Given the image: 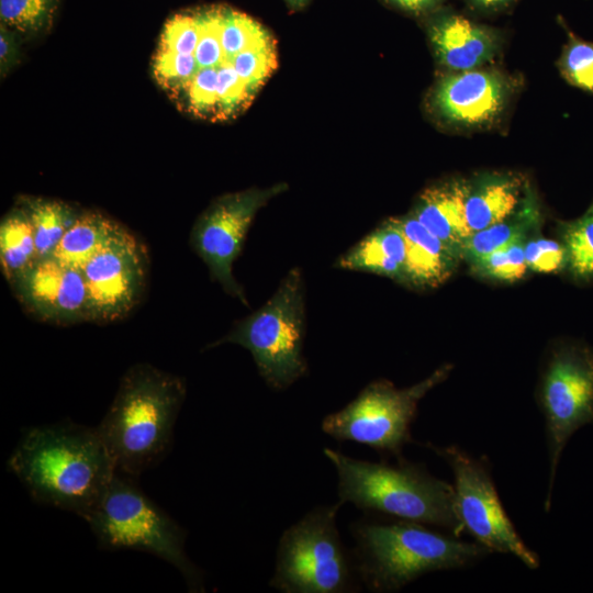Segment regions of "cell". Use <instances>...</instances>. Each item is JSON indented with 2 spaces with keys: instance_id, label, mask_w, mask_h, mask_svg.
Listing matches in <instances>:
<instances>
[{
  "instance_id": "39",
  "label": "cell",
  "mask_w": 593,
  "mask_h": 593,
  "mask_svg": "<svg viewBox=\"0 0 593 593\" xmlns=\"http://www.w3.org/2000/svg\"><path fill=\"white\" fill-rule=\"evenodd\" d=\"M290 3L294 4V5H300L302 4L305 0H288Z\"/></svg>"
},
{
  "instance_id": "35",
  "label": "cell",
  "mask_w": 593,
  "mask_h": 593,
  "mask_svg": "<svg viewBox=\"0 0 593 593\" xmlns=\"http://www.w3.org/2000/svg\"><path fill=\"white\" fill-rule=\"evenodd\" d=\"M525 260L529 270L542 273L567 268L564 245L553 239L535 238L525 243Z\"/></svg>"
},
{
  "instance_id": "40",
  "label": "cell",
  "mask_w": 593,
  "mask_h": 593,
  "mask_svg": "<svg viewBox=\"0 0 593 593\" xmlns=\"http://www.w3.org/2000/svg\"><path fill=\"white\" fill-rule=\"evenodd\" d=\"M588 213L593 217V204H592V206L588 210Z\"/></svg>"
},
{
  "instance_id": "25",
  "label": "cell",
  "mask_w": 593,
  "mask_h": 593,
  "mask_svg": "<svg viewBox=\"0 0 593 593\" xmlns=\"http://www.w3.org/2000/svg\"><path fill=\"white\" fill-rule=\"evenodd\" d=\"M221 41L224 59L231 61L240 52L268 44L275 38L253 18L236 10L225 9Z\"/></svg>"
},
{
  "instance_id": "12",
  "label": "cell",
  "mask_w": 593,
  "mask_h": 593,
  "mask_svg": "<svg viewBox=\"0 0 593 593\" xmlns=\"http://www.w3.org/2000/svg\"><path fill=\"white\" fill-rule=\"evenodd\" d=\"M81 271L90 322L103 324L122 320L144 295L148 275L146 247L122 226Z\"/></svg>"
},
{
  "instance_id": "9",
  "label": "cell",
  "mask_w": 593,
  "mask_h": 593,
  "mask_svg": "<svg viewBox=\"0 0 593 593\" xmlns=\"http://www.w3.org/2000/svg\"><path fill=\"white\" fill-rule=\"evenodd\" d=\"M454 474L455 504L465 533L491 552L512 555L532 570L540 566L502 505L486 458L474 457L458 445L426 444Z\"/></svg>"
},
{
  "instance_id": "14",
  "label": "cell",
  "mask_w": 593,
  "mask_h": 593,
  "mask_svg": "<svg viewBox=\"0 0 593 593\" xmlns=\"http://www.w3.org/2000/svg\"><path fill=\"white\" fill-rule=\"evenodd\" d=\"M508 96V81L501 74L472 69L441 78L433 91L432 104L451 125L481 127L500 116Z\"/></svg>"
},
{
  "instance_id": "27",
  "label": "cell",
  "mask_w": 593,
  "mask_h": 593,
  "mask_svg": "<svg viewBox=\"0 0 593 593\" xmlns=\"http://www.w3.org/2000/svg\"><path fill=\"white\" fill-rule=\"evenodd\" d=\"M224 11L219 7L194 13L199 40L193 55L199 67H217L225 61L221 41Z\"/></svg>"
},
{
  "instance_id": "4",
  "label": "cell",
  "mask_w": 593,
  "mask_h": 593,
  "mask_svg": "<svg viewBox=\"0 0 593 593\" xmlns=\"http://www.w3.org/2000/svg\"><path fill=\"white\" fill-rule=\"evenodd\" d=\"M354 538L357 572L373 592H394L423 574L468 568L492 553L477 541L399 518L358 523Z\"/></svg>"
},
{
  "instance_id": "30",
  "label": "cell",
  "mask_w": 593,
  "mask_h": 593,
  "mask_svg": "<svg viewBox=\"0 0 593 593\" xmlns=\"http://www.w3.org/2000/svg\"><path fill=\"white\" fill-rule=\"evenodd\" d=\"M560 69L570 85L593 93V43L571 35L560 59Z\"/></svg>"
},
{
  "instance_id": "3",
  "label": "cell",
  "mask_w": 593,
  "mask_h": 593,
  "mask_svg": "<svg viewBox=\"0 0 593 593\" xmlns=\"http://www.w3.org/2000/svg\"><path fill=\"white\" fill-rule=\"evenodd\" d=\"M338 478L339 502L434 527L459 537L465 533L456 512L454 485L403 458L396 465L354 459L324 448Z\"/></svg>"
},
{
  "instance_id": "15",
  "label": "cell",
  "mask_w": 593,
  "mask_h": 593,
  "mask_svg": "<svg viewBox=\"0 0 593 593\" xmlns=\"http://www.w3.org/2000/svg\"><path fill=\"white\" fill-rule=\"evenodd\" d=\"M428 34L440 64L455 71L478 69L497 49V37L491 29L455 12L434 18Z\"/></svg>"
},
{
  "instance_id": "5",
  "label": "cell",
  "mask_w": 593,
  "mask_h": 593,
  "mask_svg": "<svg viewBox=\"0 0 593 593\" xmlns=\"http://www.w3.org/2000/svg\"><path fill=\"white\" fill-rule=\"evenodd\" d=\"M104 550H139L172 564L191 591H203L202 574L184 550L186 532L136 484L116 471L105 494L83 518Z\"/></svg>"
},
{
  "instance_id": "6",
  "label": "cell",
  "mask_w": 593,
  "mask_h": 593,
  "mask_svg": "<svg viewBox=\"0 0 593 593\" xmlns=\"http://www.w3.org/2000/svg\"><path fill=\"white\" fill-rule=\"evenodd\" d=\"M304 339L305 284L302 270L293 267L259 309L235 322L225 336L205 349L223 344L243 346L267 385L284 390L307 372Z\"/></svg>"
},
{
  "instance_id": "31",
  "label": "cell",
  "mask_w": 593,
  "mask_h": 593,
  "mask_svg": "<svg viewBox=\"0 0 593 593\" xmlns=\"http://www.w3.org/2000/svg\"><path fill=\"white\" fill-rule=\"evenodd\" d=\"M199 68L193 54L157 51L154 57V76L171 92L184 91Z\"/></svg>"
},
{
  "instance_id": "1",
  "label": "cell",
  "mask_w": 593,
  "mask_h": 593,
  "mask_svg": "<svg viewBox=\"0 0 593 593\" xmlns=\"http://www.w3.org/2000/svg\"><path fill=\"white\" fill-rule=\"evenodd\" d=\"M8 468L36 502L81 518L98 505L116 472L96 427L72 422L24 430Z\"/></svg>"
},
{
  "instance_id": "16",
  "label": "cell",
  "mask_w": 593,
  "mask_h": 593,
  "mask_svg": "<svg viewBox=\"0 0 593 593\" xmlns=\"http://www.w3.org/2000/svg\"><path fill=\"white\" fill-rule=\"evenodd\" d=\"M470 182L449 180L425 189L411 212L429 232L460 258L462 247L472 234L466 217Z\"/></svg>"
},
{
  "instance_id": "8",
  "label": "cell",
  "mask_w": 593,
  "mask_h": 593,
  "mask_svg": "<svg viewBox=\"0 0 593 593\" xmlns=\"http://www.w3.org/2000/svg\"><path fill=\"white\" fill-rule=\"evenodd\" d=\"M447 373L448 367L440 368L405 389L384 379L372 381L345 407L324 417L322 429L337 440L363 444L400 459L403 447L413 441L411 425L418 402Z\"/></svg>"
},
{
  "instance_id": "13",
  "label": "cell",
  "mask_w": 593,
  "mask_h": 593,
  "mask_svg": "<svg viewBox=\"0 0 593 593\" xmlns=\"http://www.w3.org/2000/svg\"><path fill=\"white\" fill-rule=\"evenodd\" d=\"M11 289L21 306L42 322L56 325L90 322L82 271L53 255L37 259Z\"/></svg>"
},
{
  "instance_id": "22",
  "label": "cell",
  "mask_w": 593,
  "mask_h": 593,
  "mask_svg": "<svg viewBox=\"0 0 593 593\" xmlns=\"http://www.w3.org/2000/svg\"><path fill=\"white\" fill-rule=\"evenodd\" d=\"M19 205L32 224L37 259L53 255L67 230L82 212L66 202L37 197H22Z\"/></svg>"
},
{
  "instance_id": "17",
  "label": "cell",
  "mask_w": 593,
  "mask_h": 593,
  "mask_svg": "<svg viewBox=\"0 0 593 593\" xmlns=\"http://www.w3.org/2000/svg\"><path fill=\"white\" fill-rule=\"evenodd\" d=\"M334 268L383 276L404 283L405 238L399 217H390L338 256Z\"/></svg>"
},
{
  "instance_id": "2",
  "label": "cell",
  "mask_w": 593,
  "mask_h": 593,
  "mask_svg": "<svg viewBox=\"0 0 593 593\" xmlns=\"http://www.w3.org/2000/svg\"><path fill=\"white\" fill-rule=\"evenodd\" d=\"M186 394L183 378L149 363H136L125 371L96 427L116 471L136 479L163 460L171 447Z\"/></svg>"
},
{
  "instance_id": "21",
  "label": "cell",
  "mask_w": 593,
  "mask_h": 593,
  "mask_svg": "<svg viewBox=\"0 0 593 593\" xmlns=\"http://www.w3.org/2000/svg\"><path fill=\"white\" fill-rule=\"evenodd\" d=\"M36 260L32 224L26 212L18 205L0 223V269L10 288Z\"/></svg>"
},
{
  "instance_id": "18",
  "label": "cell",
  "mask_w": 593,
  "mask_h": 593,
  "mask_svg": "<svg viewBox=\"0 0 593 593\" xmlns=\"http://www.w3.org/2000/svg\"><path fill=\"white\" fill-rule=\"evenodd\" d=\"M399 220L405 238L404 284L418 289L441 284L460 257L412 213Z\"/></svg>"
},
{
  "instance_id": "7",
  "label": "cell",
  "mask_w": 593,
  "mask_h": 593,
  "mask_svg": "<svg viewBox=\"0 0 593 593\" xmlns=\"http://www.w3.org/2000/svg\"><path fill=\"white\" fill-rule=\"evenodd\" d=\"M342 503L318 506L282 534L270 586L286 593H342L353 570L336 526Z\"/></svg>"
},
{
  "instance_id": "29",
  "label": "cell",
  "mask_w": 593,
  "mask_h": 593,
  "mask_svg": "<svg viewBox=\"0 0 593 593\" xmlns=\"http://www.w3.org/2000/svg\"><path fill=\"white\" fill-rule=\"evenodd\" d=\"M217 119L234 116L248 107L256 93L236 72L230 61L217 66Z\"/></svg>"
},
{
  "instance_id": "32",
  "label": "cell",
  "mask_w": 593,
  "mask_h": 593,
  "mask_svg": "<svg viewBox=\"0 0 593 593\" xmlns=\"http://www.w3.org/2000/svg\"><path fill=\"white\" fill-rule=\"evenodd\" d=\"M54 0H0L2 23L21 32L35 31L49 19Z\"/></svg>"
},
{
  "instance_id": "34",
  "label": "cell",
  "mask_w": 593,
  "mask_h": 593,
  "mask_svg": "<svg viewBox=\"0 0 593 593\" xmlns=\"http://www.w3.org/2000/svg\"><path fill=\"white\" fill-rule=\"evenodd\" d=\"M199 40L195 14H176L165 24L158 51L193 54Z\"/></svg>"
},
{
  "instance_id": "38",
  "label": "cell",
  "mask_w": 593,
  "mask_h": 593,
  "mask_svg": "<svg viewBox=\"0 0 593 593\" xmlns=\"http://www.w3.org/2000/svg\"><path fill=\"white\" fill-rule=\"evenodd\" d=\"M8 33L3 30V26L1 27V36H0V57H1V65L3 66L9 56L10 52V42H9Z\"/></svg>"
},
{
  "instance_id": "19",
  "label": "cell",
  "mask_w": 593,
  "mask_h": 593,
  "mask_svg": "<svg viewBox=\"0 0 593 593\" xmlns=\"http://www.w3.org/2000/svg\"><path fill=\"white\" fill-rule=\"evenodd\" d=\"M527 198L524 181L517 175L491 174L470 182L466 217L471 233L508 219Z\"/></svg>"
},
{
  "instance_id": "10",
  "label": "cell",
  "mask_w": 593,
  "mask_h": 593,
  "mask_svg": "<svg viewBox=\"0 0 593 593\" xmlns=\"http://www.w3.org/2000/svg\"><path fill=\"white\" fill-rule=\"evenodd\" d=\"M537 398L549 458L545 499V511L548 512L566 445L577 430L593 424V351L583 345H562L552 350L541 374Z\"/></svg>"
},
{
  "instance_id": "20",
  "label": "cell",
  "mask_w": 593,
  "mask_h": 593,
  "mask_svg": "<svg viewBox=\"0 0 593 593\" xmlns=\"http://www.w3.org/2000/svg\"><path fill=\"white\" fill-rule=\"evenodd\" d=\"M122 226L99 212L82 211L60 239L53 256L81 270Z\"/></svg>"
},
{
  "instance_id": "36",
  "label": "cell",
  "mask_w": 593,
  "mask_h": 593,
  "mask_svg": "<svg viewBox=\"0 0 593 593\" xmlns=\"http://www.w3.org/2000/svg\"><path fill=\"white\" fill-rule=\"evenodd\" d=\"M392 3L396 4L401 9L419 13L433 9L438 4L440 0H390Z\"/></svg>"
},
{
  "instance_id": "37",
  "label": "cell",
  "mask_w": 593,
  "mask_h": 593,
  "mask_svg": "<svg viewBox=\"0 0 593 593\" xmlns=\"http://www.w3.org/2000/svg\"><path fill=\"white\" fill-rule=\"evenodd\" d=\"M516 0H468L469 4L479 11L493 12L502 10Z\"/></svg>"
},
{
  "instance_id": "24",
  "label": "cell",
  "mask_w": 593,
  "mask_h": 593,
  "mask_svg": "<svg viewBox=\"0 0 593 593\" xmlns=\"http://www.w3.org/2000/svg\"><path fill=\"white\" fill-rule=\"evenodd\" d=\"M561 237L569 272L579 281H593V217L586 212L564 223Z\"/></svg>"
},
{
  "instance_id": "28",
  "label": "cell",
  "mask_w": 593,
  "mask_h": 593,
  "mask_svg": "<svg viewBox=\"0 0 593 593\" xmlns=\"http://www.w3.org/2000/svg\"><path fill=\"white\" fill-rule=\"evenodd\" d=\"M230 63L239 77L257 92L278 66L276 41L245 49Z\"/></svg>"
},
{
  "instance_id": "23",
  "label": "cell",
  "mask_w": 593,
  "mask_h": 593,
  "mask_svg": "<svg viewBox=\"0 0 593 593\" xmlns=\"http://www.w3.org/2000/svg\"><path fill=\"white\" fill-rule=\"evenodd\" d=\"M537 215V209L528 197L519 210L508 219L472 233L462 247L461 258L472 261L525 237L526 232L535 224Z\"/></svg>"
},
{
  "instance_id": "11",
  "label": "cell",
  "mask_w": 593,
  "mask_h": 593,
  "mask_svg": "<svg viewBox=\"0 0 593 593\" xmlns=\"http://www.w3.org/2000/svg\"><path fill=\"white\" fill-rule=\"evenodd\" d=\"M283 186L248 189L217 198L194 222L190 246L209 269L210 277L231 296L249 306L244 288L233 273L257 212Z\"/></svg>"
},
{
  "instance_id": "26",
  "label": "cell",
  "mask_w": 593,
  "mask_h": 593,
  "mask_svg": "<svg viewBox=\"0 0 593 593\" xmlns=\"http://www.w3.org/2000/svg\"><path fill=\"white\" fill-rule=\"evenodd\" d=\"M472 268L483 277L512 282L525 277V237L518 238L472 261Z\"/></svg>"
},
{
  "instance_id": "33",
  "label": "cell",
  "mask_w": 593,
  "mask_h": 593,
  "mask_svg": "<svg viewBox=\"0 0 593 593\" xmlns=\"http://www.w3.org/2000/svg\"><path fill=\"white\" fill-rule=\"evenodd\" d=\"M217 67H200L186 88L189 111L201 118L219 115Z\"/></svg>"
}]
</instances>
